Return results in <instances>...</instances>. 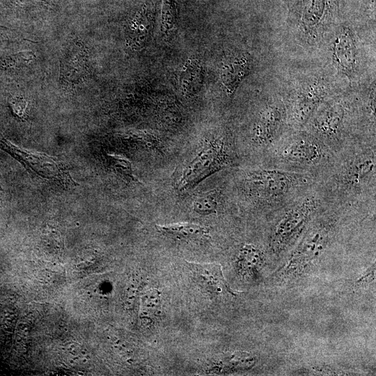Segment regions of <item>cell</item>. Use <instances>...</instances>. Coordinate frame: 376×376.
I'll list each match as a JSON object with an SVG mask.
<instances>
[{"mask_svg":"<svg viewBox=\"0 0 376 376\" xmlns=\"http://www.w3.org/2000/svg\"><path fill=\"white\" fill-rule=\"evenodd\" d=\"M228 162V154L222 140L207 141L184 169L178 182V189L183 191L194 187L226 166Z\"/></svg>","mask_w":376,"mask_h":376,"instance_id":"6da1fadb","label":"cell"},{"mask_svg":"<svg viewBox=\"0 0 376 376\" xmlns=\"http://www.w3.org/2000/svg\"><path fill=\"white\" fill-rule=\"evenodd\" d=\"M301 175L277 169H258L246 175L249 191L259 199L271 201L280 198L297 187Z\"/></svg>","mask_w":376,"mask_h":376,"instance_id":"7a4b0ae2","label":"cell"},{"mask_svg":"<svg viewBox=\"0 0 376 376\" xmlns=\"http://www.w3.org/2000/svg\"><path fill=\"white\" fill-rule=\"evenodd\" d=\"M317 201L306 197L293 205L275 225L271 237L274 251L285 249L301 233L313 214Z\"/></svg>","mask_w":376,"mask_h":376,"instance_id":"3957f363","label":"cell"},{"mask_svg":"<svg viewBox=\"0 0 376 376\" xmlns=\"http://www.w3.org/2000/svg\"><path fill=\"white\" fill-rule=\"evenodd\" d=\"M0 146L13 154L22 163L42 178L58 181L65 186L76 185L68 170L57 159L41 153L17 148L0 136Z\"/></svg>","mask_w":376,"mask_h":376,"instance_id":"277c9868","label":"cell"},{"mask_svg":"<svg viewBox=\"0 0 376 376\" xmlns=\"http://www.w3.org/2000/svg\"><path fill=\"white\" fill-rule=\"evenodd\" d=\"M327 242V233L324 229L318 227L310 229L278 274L288 278L300 274L323 251Z\"/></svg>","mask_w":376,"mask_h":376,"instance_id":"5b68a950","label":"cell"},{"mask_svg":"<svg viewBox=\"0 0 376 376\" xmlns=\"http://www.w3.org/2000/svg\"><path fill=\"white\" fill-rule=\"evenodd\" d=\"M324 150L320 142L309 136H297L291 140L281 152L285 161L301 165H313L322 158Z\"/></svg>","mask_w":376,"mask_h":376,"instance_id":"8992f818","label":"cell"},{"mask_svg":"<svg viewBox=\"0 0 376 376\" xmlns=\"http://www.w3.org/2000/svg\"><path fill=\"white\" fill-rule=\"evenodd\" d=\"M332 56L336 66L347 75H354L357 68V48L354 36L348 29L340 30L332 42Z\"/></svg>","mask_w":376,"mask_h":376,"instance_id":"52a82bcc","label":"cell"},{"mask_svg":"<svg viewBox=\"0 0 376 376\" xmlns=\"http://www.w3.org/2000/svg\"><path fill=\"white\" fill-rule=\"evenodd\" d=\"M186 264L199 282L212 292L217 295H237V292L233 290L226 281L219 264L190 261H186Z\"/></svg>","mask_w":376,"mask_h":376,"instance_id":"ba28073f","label":"cell"},{"mask_svg":"<svg viewBox=\"0 0 376 376\" xmlns=\"http://www.w3.org/2000/svg\"><path fill=\"white\" fill-rule=\"evenodd\" d=\"M283 111L276 105H268L258 114L253 127V139L263 146L270 144L276 137L283 122Z\"/></svg>","mask_w":376,"mask_h":376,"instance_id":"9c48e42d","label":"cell"},{"mask_svg":"<svg viewBox=\"0 0 376 376\" xmlns=\"http://www.w3.org/2000/svg\"><path fill=\"white\" fill-rule=\"evenodd\" d=\"M250 69L251 59L246 54H238L224 60L220 69V79L228 94L235 91Z\"/></svg>","mask_w":376,"mask_h":376,"instance_id":"30bf717a","label":"cell"},{"mask_svg":"<svg viewBox=\"0 0 376 376\" xmlns=\"http://www.w3.org/2000/svg\"><path fill=\"white\" fill-rule=\"evenodd\" d=\"M154 24V13L148 6L141 9L132 20L127 41L136 49L144 47L150 40Z\"/></svg>","mask_w":376,"mask_h":376,"instance_id":"8fae6325","label":"cell"},{"mask_svg":"<svg viewBox=\"0 0 376 376\" xmlns=\"http://www.w3.org/2000/svg\"><path fill=\"white\" fill-rule=\"evenodd\" d=\"M344 111L340 104H326L315 114L313 125L316 132L324 136H334L340 129Z\"/></svg>","mask_w":376,"mask_h":376,"instance_id":"7c38bea8","label":"cell"},{"mask_svg":"<svg viewBox=\"0 0 376 376\" xmlns=\"http://www.w3.org/2000/svg\"><path fill=\"white\" fill-rule=\"evenodd\" d=\"M204 79V71L201 61L189 58L181 66L178 74L179 87L182 94L193 97L201 91Z\"/></svg>","mask_w":376,"mask_h":376,"instance_id":"4fadbf2b","label":"cell"},{"mask_svg":"<svg viewBox=\"0 0 376 376\" xmlns=\"http://www.w3.org/2000/svg\"><path fill=\"white\" fill-rule=\"evenodd\" d=\"M324 93L323 86L319 83L309 84L299 91L294 106V115L299 122H305L312 116Z\"/></svg>","mask_w":376,"mask_h":376,"instance_id":"5bb4252c","label":"cell"},{"mask_svg":"<svg viewBox=\"0 0 376 376\" xmlns=\"http://www.w3.org/2000/svg\"><path fill=\"white\" fill-rule=\"evenodd\" d=\"M329 0H303L300 22L306 31L312 33L322 26L329 15Z\"/></svg>","mask_w":376,"mask_h":376,"instance_id":"9a60e30c","label":"cell"},{"mask_svg":"<svg viewBox=\"0 0 376 376\" xmlns=\"http://www.w3.org/2000/svg\"><path fill=\"white\" fill-rule=\"evenodd\" d=\"M256 357L246 352H235L223 356L211 368L210 372L230 373L246 370L255 366Z\"/></svg>","mask_w":376,"mask_h":376,"instance_id":"2e32d148","label":"cell"},{"mask_svg":"<svg viewBox=\"0 0 376 376\" xmlns=\"http://www.w3.org/2000/svg\"><path fill=\"white\" fill-rule=\"evenodd\" d=\"M265 257L263 251L253 244H245L240 249L237 265L243 276L255 274L263 265Z\"/></svg>","mask_w":376,"mask_h":376,"instance_id":"e0dca14e","label":"cell"},{"mask_svg":"<svg viewBox=\"0 0 376 376\" xmlns=\"http://www.w3.org/2000/svg\"><path fill=\"white\" fill-rule=\"evenodd\" d=\"M155 228L159 232L180 239H195L208 233L207 227L190 222L157 224Z\"/></svg>","mask_w":376,"mask_h":376,"instance_id":"ac0fdd59","label":"cell"},{"mask_svg":"<svg viewBox=\"0 0 376 376\" xmlns=\"http://www.w3.org/2000/svg\"><path fill=\"white\" fill-rule=\"evenodd\" d=\"M375 158L366 157L354 162L349 169L347 180L350 184L357 185L362 183L368 177L375 173Z\"/></svg>","mask_w":376,"mask_h":376,"instance_id":"d6986e66","label":"cell"},{"mask_svg":"<svg viewBox=\"0 0 376 376\" xmlns=\"http://www.w3.org/2000/svg\"><path fill=\"white\" fill-rule=\"evenodd\" d=\"M178 17L176 0H163L161 31L166 38L170 37L175 31L178 23Z\"/></svg>","mask_w":376,"mask_h":376,"instance_id":"ffe728a7","label":"cell"},{"mask_svg":"<svg viewBox=\"0 0 376 376\" xmlns=\"http://www.w3.org/2000/svg\"><path fill=\"white\" fill-rule=\"evenodd\" d=\"M218 206L219 197L216 190L198 196L192 203L193 210L200 215H209L215 213Z\"/></svg>","mask_w":376,"mask_h":376,"instance_id":"44dd1931","label":"cell"},{"mask_svg":"<svg viewBox=\"0 0 376 376\" xmlns=\"http://www.w3.org/2000/svg\"><path fill=\"white\" fill-rule=\"evenodd\" d=\"M161 303L160 292L157 289H150L145 292L141 298V313L147 317L154 314Z\"/></svg>","mask_w":376,"mask_h":376,"instance_id":"7402d4cb","label":"cell"},{"mask_svg":"<svg viewBox=\"0 0 376 376\" xmlns=\"http://www.w3.org/2000/svg\"><path fill=\"white\" fill-rule=\"evenodd\" d=\"M107 156L116 171L134 182H141L134 174L132 164L126 157L116 153H109Z\"/></svg>","mask_w":376,"mask_h":376,"instance_id":"603a6c76","label":"cell"},{"mask_svg":"<svg viewBox=\"0 0 376 376\" xmlns=\"http://www.w3.org/2000/svg\"><path fill=\"white\" fill-rule=\"evenodd\" d=\"M375 264L369 267L368 270L358 279L357 283H368L375 279Z\"/></svg>","mask_w":376,"mask_h":376,"instance_id":"cb8c5ba5","label":"cell"},{"mask_svg":"<svg viewBox=\"0 0 376 376\" xmlns=\"http://www.w3.org/2000/svg\"><path fill=\"white\" fill-rule=\"evenodd\" d=\"M25 103L26 102L24 100L19 98L13 100L12 104L15 113H17L18 115H22L26 107Z\"/></svg>","mask_w":376,"mask_h":376,"instance_id":"d4e9b609","label":"cell"}]
</instances>
